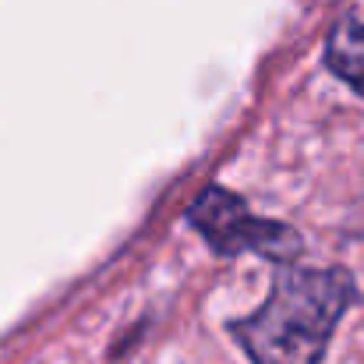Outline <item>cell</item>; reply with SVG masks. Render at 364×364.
<instances>
[{
	"label": "cell",
	"instance_id": "1",
	"mask_svg": "<svg viewBox=\"0 0 364 364\" xmlns=\"http://www.w3.org/2000/svg\"><path fill=\"white\" fill-rule=\"evenodd\" d=\"M354 301L343 269H283L269 301L230 326L255 364H318Z\"/></svg>",
	"mask_w": 364,
	"mask_h": 364
},
{
	"label": "cell",
	"instance_id": "2",
	"mask_svg": "<svg viewBox=\"0 0 364 364\" xmlns=\"http://www.w3.org/2000/svg\"><path fill=\"white\" fill-rule=\"evenodd\" d=\"M188 223L209 241L213 251L220 255H241L255 251L269 262H294L301 255V237L272 220H255L234 191L223 188H209L191 209H188Z\"/></svg>",
	"mask_w": 364,
	"mask_h": 364
},
{
	"label": "cell",
	"instance_id": "3",
	"mask_svg": "<svg viewBox=\"0 0 364 364\" xmlns=\"http://www.w3.org/2000/svg\"><path fill=\"white\" fill-rule=\"evenodd\" d=\"M326 60L329 68L364 96V25L361 21H343L333 28L329 46H326Z\"/></svg>",
	"mask_w": 364,
	"mask_h": 364
}]
</instances>
